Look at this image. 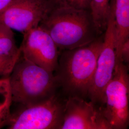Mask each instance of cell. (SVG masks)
<instances>
[{
	"mask_svg": "<svg viewBox=\"0 0 129 129\" xmlns=\"http://www.w3.org/2000/svg\"><path fill=\"white\" fill-rule=\"evenodd\" d=\"M50 9L48 0H15L0 13V24L23 34L38 26Z\"/></svg>",
	"mask_w": 129,
	"mask_h": 129,
	"instance_id": "8",
	"label": "cell"
},
{
	"mask_svg": "<svg viewBox=\"0 0 129 129\" xmlns=\"http://www.w3.org/2000/svg\"><path fill=\"white\" fill-rule=\"evenodd\" d=\"M50 9L54 7L66 6L90 10L91 0H48Z\"/></svg>",
	"mask_w": 129,
	"mask_h": 129,
	"instance_id": "14",
	"label": "cell"
},
{
	"mask_svg": "<svg viewBox=\"0 0 129 129\" xmlns=\"http://www.w3.org/2000/svg\"><path fill=\"white\" fill-rule=\"evenodd\" d=\"M116 66L115 25L113 10L110 5V16L103 34L102 46L88 94L90 101L100 107L104 104L105 89L112 78Z\"/></svg>",
	"mask_w": 129,
	"mask_h": 129,
	"instance_id": "6",
	"label": "cell"
},
{
	"mask_svg": "<svg viewBox=\"0 0 129 129\" xmlns=\"http://www.w3.org/2000/svg\"><path fill=\"white\" fill-rule=\"evenodd\" d=\"M115 25L116 65L121 62L120 53L125 41L129 38V0H111Z\"/></svg>",
	"mask_w": 129,
	"mask_h": 129,
	"instance_id": "10",
	"label": "cell"
},
{
	"mask_svg": "<svg viewBox=\"0 0 129 129\" xmlns=\"http://www.w3.org/2000/svg\"><path fill=\"white\" fill-rule=\"evenodd\" d=\"M21 53L17 46L13 31L0 24V55H18Z\"/></svg>",
	"mask_w": 129,
	"mask_h": 129,
	"instance_id": "13",
	"label": "cell"
},
{
	"mask_svg": "<svg viewBox=\"0 0 129 129\" xmlns=\"http://www.w3.org/2000/svg\"><path fill=\"white\" fill-rule=\"evenodd\" d=\"M128 67L120 63L116 66L111 81L104 92L101 109L111 129H127L129 125Z\"/></svg>",
	"mask_w": 129,
	"mask_h": 129,
	"instance_id": "5",
	"label": "cell"
},
{
	"mask_svg": "<svg viewBox=\"0 0 129 129\" xmlns=\"http://www.w3.org/2000/svg\"><path fill=\"white\" fill-rule=\"evenodd\" d=\"M120 59L121 62L128 67L129 63V38L125 41L121 47Z\"/></svg>",
	"mask_w": 129,
	"mask_h": 129,
	"instance_id": "16",
	"label": "cell"
},
{
	"mask_svg": "<svg viewBox=\"0 0 129 129\" xmlns=\"http://www.w3.org/2000/svg\"><path fill=\"white\" fill-rule=\"evenodd\" d=\"M13 99L8 77L0 78V129L6 127L12 112Z\"/></svg>",
	"mask_w": 129,
	"mask_h": 129,
	"instance_id": "11",
	"label": "cell"
},
{
	"mask_svg": "<svg viewBox=\"0 0 129 129\" xmlns=\"http://www.w3.org/2000/svg\"><path fill=\"white\" fill-rule=\"evenodd\" d=\"M13 102L28 105L46 101L56 94L54 73L20 55L9 76Z\"/></svg>",
	"mask_w": 129,
	"mask_h": 129,
	"instance_id": "3",
	"label": "cell"
},
{
	"mask_svg": "<svg viewBox=\"0 0 129 129\" xmlns=\"http://www.w3.org/2000/svg\"><path fill=\"white\" fill-rule=\"evenodd\" d=\"M60 129H111L101 107L93 102L76 96L65 100Z\"/></svg>",
	"mask_w": 129,
	"mask_h": 129,
	"instance_id": "9",
	"label": "cell"
},
{
	"mask_svg": "<svg viewBox=\"0 0 129 129\" xmlns=\"http://www.w3.org/2000/svg\"><path fill=\"white\" fill-rule=\"evenodd\" d=\"M111 0H91L90 11L97 31L104 34L109 21Z\"/></svg>",
	"mask_w": 129,
	"mask_h": 129,
	"instance_id": "12",
	"label": "cell"
},
{
	"mask_svg": "<svg viewBox=\"0 0 129 129\" xmlns=\"http://www.w3.org/2000/svg\"><path fill=\"white\" fill-rule=\"evenodd\" d=\"M39 25L49 34L60 51L87 45L101 36L89 10L52 7Z\"/></svg>",
	"mask_w": 129,
	"mask_h": 129,
	"instance_id": "1",
	"label": "cell"
},
{
	"mask_svg": "<svg viewBox=\"0 0 129 129\" xmlns=\"http://www.w3.org/2000/svg\"><path fill=\"white\" fill-rule=\"evenodd\" d=\"M19 48L23 57L54 73L60 51L49 34L38 25L24 33Z\"/></svg>",
	"mask_w": 129,
	"mask_h": 129,
	"instance_id": "7",
	"label": "cell"
},
{
	"mask_svg": "<svg viewBox=\"0 0 129 129\" xmlns=\"http://www.w3.org/2000/svg\"><path fill=\"white\" fill-rule=\"evenodd\" d=\"M21 53L18 55H0V77L9 76Z\"/></svg>",
	"mask_w": 129,
	"mask_h": 129,
	"instance_id": "15",
	"label": "cell"
},
{
	"mask_svg": "<svg viewBox=\"0 0 129 129\" xmlns=\"http://www.w3.org/2000/svg\"><path fill=\"white\" fill-rule=\"evenodd\" d=\"M103 41V34L87 45L60 51L54 75L68 97L88 98Z\"/></svg>",
	"mask_w": 129,
	"mask_h": 129,
	"instance_id": "2",
	"label": "cell"
},
{
	"mask_svg": "<svg viewBox=\"0 0 129 129\" xmlns=\"http://www.w3.org/2000/svg\"><path fill=\"white\" fill-rule=\"evenodd\" d=\"M65 100L56 94L46 101L28 105H19L12 112L9 129H60Z\"/></svg>",
	"mask_w": 129,
	"mask_h": 129,
	"instance_id": "4",
	"label": "cell"
},
{
	"mask_svg": "<svg viewBox=\"0 0 129 129\" xmlns=\"http://www.w3.org/2000/svg\"><path fill=\"white\" fill-rule=\"evenodd\" d=\"M15 0H0V13L9 6Z\"/></svg>",
	"mask_w": 129,
	"mask_h": 129,
	"instance_id": "17",
	"label": "cell"
}]
</instances>
